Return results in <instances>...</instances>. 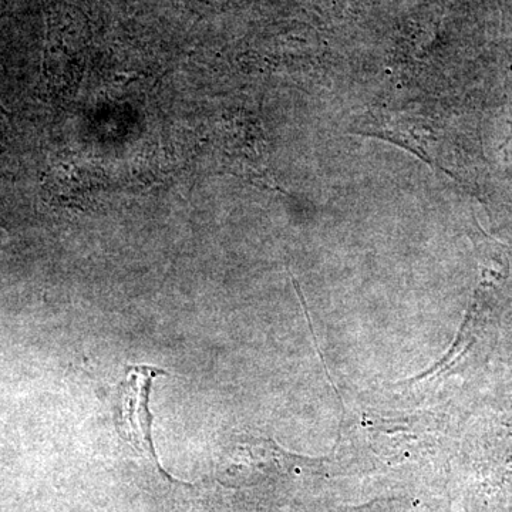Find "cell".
Returning <instances> with one entry per match:
<instances>
[{"label":"cell","mask_w":512,"mask_h":512,"mask_svg":"<svg viewBox=\"0 0 512 512\" xmlns=\"http://www.w3.org/2000/svg\"><path fill=\"white\" fill-rule=\"evenodd\" d=\"M158 375H165L164 370L151 366H128L126 379L119 389V414H117V431L121 439L131 444L138 453L150 458L164 474L157 460L153 441V414L148 409L150 403L151 384Z\"/></svg>","instance_id":"obj_1"}]
</instances>
